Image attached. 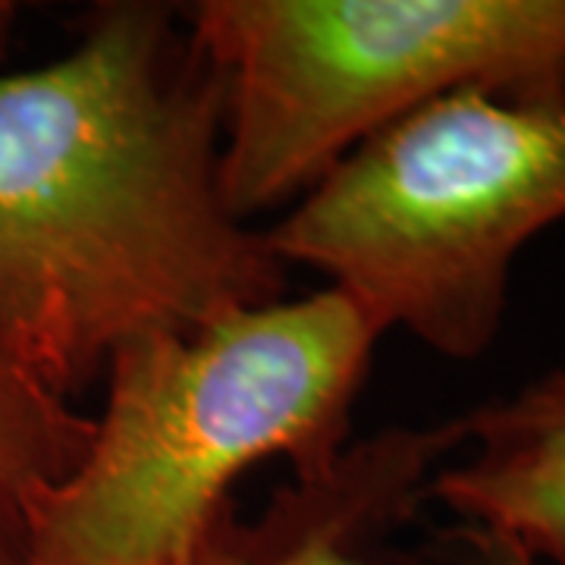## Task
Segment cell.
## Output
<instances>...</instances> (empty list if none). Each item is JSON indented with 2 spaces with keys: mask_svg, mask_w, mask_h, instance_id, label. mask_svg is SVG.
I'll return each mask as SVG.
<instances>
[{
  "mask_svg": "<svg viewBox=\"0 0 565 565\" xmlns=\"http://www.w3.org/2000/svg\"><path fill=\"white\" fill-rule=\"evenodd\" d=\"M233 211L296 204L359 145L465 88L565 104V0H202Z\"/></svg>",
  "mask_w": 565,
  "mask_h": 565,
  "instance_id": "277c9868",
  "label": "cell"
},
{
  "mask_svg": "<svg viewBox=\"0 0 565 565\" xmlns=\"http://www.w3.org/2000/svg\"><path fill=\"white\" fill-rule=\"evenodd\" d=\"M384 333L323 289L120 349L76 465L41 493L17 565H170L245 471L315 475L352 444Z\"/></svg>",
  "mask_w": 565,
  "mask_h": 565,
  "instance_id": "7a4b0ae2",
  "label": "cell"
},
{
  "mask_svg": "<svg viewBox=\"0 0 565 565\" xmlns=\"http://www.w3.org/2000/svg\"><path fill=\"white\" fill-rule=\"evenodd\" d=\"M456 418L462 459L434 475L427 505L512 541L541 565H565V371Z\"/></svg>",
  "mask_w": 565,
  "mask_h": 565,
  "instance_id": "8992f818",
  "label": "cell"
},
{
  "mask_svg": "<svg viewBox=\"0 0 565 565\" xmlns=\"http://www.w3.org/2000/svg\"><path fill=\"white\" fill-rule=\"evenodd\" d=\"M462 446L459 418L386 427L333 462L280 484L262 515L226 505L170 565H446L390 544L427 505V487Z\"/></svg>",
  "mask_w": 565,
  "mask_h": 565,
  "instance_id": "5b68a950",
  "label": "cell"
},
{
  "mask_svg": "<svg viewBox=\"0 0 565 565\" xmlns=\"http://www.w3.org/2000/svg\"><path fill=\"white\" fill-rule=\"evenodd\" d=\"M440 553L446 565H541L512 541L465 525L440 534Z\"/></svg>",
  "mask_w": 565,
  "mask_h": 565,
  "instance_id": "ba28073f",
  "label": "cell"
},
{
  "mask_svg": "<svg viewBox=\"0 0 565 565\" xmlns=\"http://www.w3.org/2000/svg\"><path fill=\"white\" fill-rule=\"evenodd\" d=\"M223 185V82L182 13L98 7L0 76V345L73 399L110 359L286 299Z\"/></svg>",
  "mask_w": 565,
  "mask_h": 565,
  "instance_id": "6da1fadb",
  "label": "cell"
},
{
  "mask_svg": "<svg viewBox=\"0 0 565 565\" xmlns=\"http://www.w3.org/2000/svg\"><path fill=\"white\" fill-rule=\"evenodd\" d=\"M10 22H13V7H10V3H0V47H3V41H7Z\"/></svg>",
  "mask_w": 565,
  "mask_h": 565,
  "instance_id": "9c48e42d",
  "label": "cell"
},
{
  "mask_svg": "<svg viewBox=\"0 0 565 565\" xmlns=\"http://www.w3.org/2000/svg\"><path fill=\"white\" fill-rule=\"evenodd\" d=\"M92 415L0 345V565H17L32 509L76 465Z\"/></svg>",
  "mask_w": 565,
  "mask_h": 565,
  "instance_id": "52a82bcc",
  "label": "cell"
},
{
  "mask_svg": "<svg viewBox=\"0 0 565 565\" xmlns=\"http://www.w3.org/2000/svg\"><path fill=\"white\" fill-rule=\"evenodd\" d=\"M565 221V104L465 88L337 163L267 230L374 327L471 362L497 343L515 258Z\"/></svg>",
  "mask_w": 565,
  "mask_h": 565,
  "instance_id": "3957f363",
  "label": "cell"
}]
</instances>
